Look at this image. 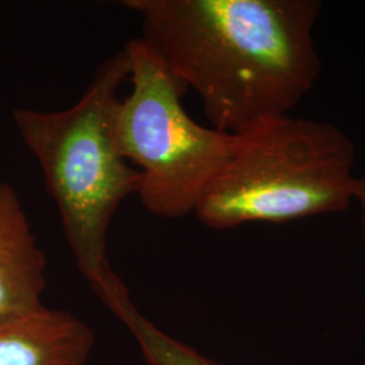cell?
I'll return each instance as SVG.
<instances>
[{"label": "cell", "mask_w": 365, "mask_h": 365, "mask_svg": "<svg viewBox=\"0 0 365 365\" xmlns=\"http://www.w3.org/2000/svg\"><path fill=\"white\" fill-rule=\"evenodd\" d=\"M148 46L211 128L241 134L283 117L313 90L322 60L318 0H123Z\"/></svg>", "instance_id": "obj_1"}, {"label": "cell", "mask_w": 365, "mask_h": 365, "mask_svg": "<svg viewBox=\"0 0 365 365\" xmlns=\"http://www.w3.org/2000/svg\"><path fill=\"white\" fill-rule=\"evenodd\" d=\"M125 49L98 66L78 102L57 111L21 107L13 120L38 163L78 269L99 295L118 277L107 235L122 202L138 194L141 175L122 156L114 133L119 88L129 80Z\"/></svg>", "instance_id": "obj_2"}, {"label": "cell", "mask_w": 365, "mask_h": 365, "mask_svg": "<svg viewBox=\"0 0 365 365\" xmlns=\"http://www.w3.org/2000/svg\"><path fill=\"white\" fill-rule=\"evenodd\" d=\"M356 148L337 126L291 114L235 135L196 218L215 230L341 212L353 202Z\"/></svg>", "instance_id": "obj_3"}, {"label": "cell", "mask_w": 365, "mask_h": 365, "mask_svg": "<svg viewBox=\"0 0 365 365\" xmlns=\"http://www.w3.org/2000/svg\"><path fill=\"white\" fill-rule=\"evenodd\" d=\"M123 49L131 90L118 103L114 133L122 156L141 175L137 195L157 217L195 214L232 156L235 135L190 117L184 90L144 39H130Z\"/></svg>", "instance_id": "obj_4"}, {"label": "cell", "mask_w": 365, "mask_h": 365, "mask_svg": "<svg viewBox=\"0 0 365 365\" xmlns=\"http://www.w3.org/2000/svg\"><path fill=\"white\" fill-rule=\"evenodd\" d=\"M46 256L21 199L0 180V324L43 306Z\"/></svg>", "instance_id": "obj_5"}, {"label": "cell", "mask_w": 365, "mask_h": 365, "mask_svg": "<svg viewBox=\"0 0 365 365\" xmlns=\"http://www.w3.org/2000/svg\"><path fill=\"white\" fill-rule=\"evenodd\" d=\"M95 333L64 310L41 306L0 324V365H87Z\"/></svg>", "instance_id": "obj_6"}, {"label": "cell", "mask_w": 365, "mask_h": 365, "mask_svg": "<svg viewBox=\"0 0 365 365\" xmlns=\"http://www.w3.org/2000/svg\"><path fill=\"white\" fill-rule=\"evenodd\" d=\"M102 302L129 329L149 365H220L146 319L131 302L125 284L107 294Z\"/></svg>", "instance_id": "obj_7"}, {"label": "cell", "mask_w": 365, "mask_h": 365, "mask_svg": "<svg viewBox=\"0 0 365 365\" xmlns=\"http://www.w3.org/2000/svg\"><path fill=\"white\" fill-rule=\"evenodd\" d=\"M353 200H356L361 209V229H363V237L365 240V175L356 176L354 179Z\"/></svg>", "instance_id": "obj_8"}]
</instances>
